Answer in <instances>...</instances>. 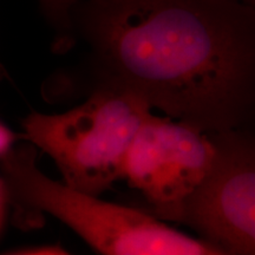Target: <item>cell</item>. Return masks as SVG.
Masks as SVG:
<instances>
[{"label": "cell", "instance_id": "cell-1", "mask_svg": "<svg viewBox=\"0 0 255 255\" xmlns=\"http://www.w3.org/2000/svg\"><path fill=\"white\" fill-rule=\"evenodd\" d=\"M76 39L87 95L123 89L208 133L255 116V12L238 0H83Z\"/></svg>", "mask_w": 255, "mask_h": 255}, {"label": "cell", "instance_id": "cell-2", "mask_svg": "<svg viewBox=\"0 0 255 255\" xmlns=\"http://www.w3.org/2000/svg\"><path fill=\"white\" fill-rule=\"evenodd\" d=\"M5 181L20 214L52 216L101 255H228L150 212L71 189L44 174L33 155L14 159Z\"/></svg>", "mask_w": 255, "mask_h": 255}, {"label": "cell", "instance_id": "cell-3", "mask_svg": "<svg viewBox=\"0 0 255 255\" xmlns=\"http://www.w3.org/2000/svg\"><path fill=\"white\" fill-rule=\"evenodd\" d=\"M154 113L133 92L102 87L68 111L27 115L21 137L53 159L65 186L101 197L123 180L130 146Z\"/></svg>", "mask_w": 255, "mask_h": 255}, {"label": "cell", "instance_id": "cell-4", "mask_svg": "<svg viewBox=\"0 0 255 255\" xmlns=\"http://www.w3.org/2000/svg\"><path fill=\"white\" fill-rule=\"evenodd\" d=\"M216 159L212 133L155 113L133 139L123 180L163 221L180 223L184 207L206 182Z\"/></svg>", "mask_w": 255, "mask_h": 255}, {"label": "cell", "instance_id": "cell-5", "mask_svg": "<svg viewBox=\"0 0 255 255\" xmlns=\"http://www.w3.org/2000/svg\"><path fill=\"white\" fill-rule=\"evenodd\" d=\"M216 159L180 223L228 255H255V135L212 133Z\"/></svg>", "mask_w": 255, "mask_h": 255}, {"label": "cell", "instance_id": "cell-6", "mask_svg": "<svg viewBox=\"0 0 255 255\" xmlns=\"http://www.w3.org/2000/svg\"><path fill=\"white\" fill-rule=\"evenodd\" d=\"M83 0H38L47 21L57 32L56 47L69 50L72 37L73 13Z\"/></svg>", "mask_w": 255, "mask_h": 255}, {"label": "cell", "instance_id": "cell-7", "mask_svg": "<svg viewBox=\"0 0 255 255\" xmlns=\"http://www.w3.org/2000/svg\"><path fill=\"white\" fill-rule=\"evenodd\" d=\"M15 139V133L0 121V159L12 150Z\"/></svg>", "mask_w": 255, "mask_h": 255}, {"label": "cell", "instance_id": "cell-8", "mask_svg": "<svg viewBox=\"0 0 255 255\" xmlns=\"http://www.w3.org/2000/svg\"><path fill=\"white\" fill-rule=\"evenodd\" d=\"M9 255H71L59 247H44L38 248V250H31L25 252H19V253L9 254Z\"/></svg>", "mask_w": 255, "mask_h": 255}, {"label": "cell", "instance_id": "cell-9", "mask_svg": "<svg viewBox=\"0 0 255 255\" xmlns=\"http://www.w3.org/2000/svg\"><path fill=\"white\" fill-rule=\"evenodd\" d=\"M5 186L2 178H0V226L2 221V213H4V196H5Z\"/></svg>", "mask_w": 255, "mask_h": 255}, {"label": "cell", "instance_id": "cell-10", "mask_svg": "<svg viewBox=\"0 0 255 255\" xmlns=\"http://www.w3.org/2000/svg\"><path fill=\"white\" fill-rule=\"evenodd\" d=\"M238 1L255 12V0H238Z\"/></svg>", "mask_w": 255, "mask_h": 255}]
</instances>
